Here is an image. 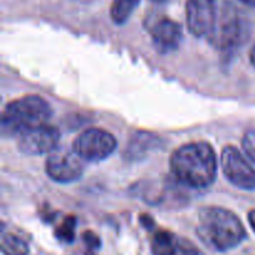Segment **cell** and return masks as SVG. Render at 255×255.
Masks as SVG:
<instances>
[{
    "mask_svg": "<svg viewBox=\"0 0 255 255\" xmlns=\"http://www.w3.org/2000/svg\"><path fill=\"white\" fill-rule=\"evenodd\" d=\"M141 0H112L111 17L115 24L122 25L129 19Z\"/></svg>",
    "mask_w": 255,
    "mask_h": 255,
    "instance_id": "obj_12",
    "label": "cell"
},
{
    "mask_svg": "<svg viewBox=\"0 0 255 255\" xmlns=\"http://www.w3.org/2000/svg\"><path fill=\"white\" fill-rule=\"evenodd\" d=\"M242 144H243V149L248 158L255 163V128L248 129L244 133Z\"/></svg>",
    "mask_w": 255,
    "mask_h": 255,
    "instance_id": "obj_15",
    "label": "cell"
},
{
    "mask_svg": "<svg viewBox=\"0 0 255 255\" xmlns=\"http://www.w3.org/2000/svg\"><path fill=\"white\" fill-rule=\"evenodd\" d=\"M149 34L153 40L154 46L162 54H167L178 49L183 39L181 25L169 17H162L157 20L149 29Z\"/></svg>",
    "mask_w": 255,
    "mask_h": 255,
    "instance_id": "obj_10",
    "label": "cell"
},
{
    "mask_svg": "<svg viewBox=\"0 0 255 255\" xmlns=\"http://www.w3.org/2000/svg\"><path fill=\"white\" fill-rule=\"evenodd\" d=\"M248 221H249V223H251L252 229L255 232V209H252V211L249 212Z\"/></svg>",
    "mask_w": 255,
    "mask_h": 255,
    "instance_id": "obj_17",
    "label": "cell"
},
{
    "mask_svg": "<svg viewBox=\"0 0 255 255\" xmlns=\"http://www.w3.org/2000/svg\"><path fill=\"white\" fill-rule=\"evenodd\" d=\"M0 247H1V252L4 255L29 254V246L26 242L14 233H2Z\"/></svg>",
    "mask_w": 255,
    "mask_h": 255,
    "instance_id": "obj_13",
    "label": "cell"
},
{
    "mask_svg": "<svg viewBox=\"0 0 255 255\" xmlns=\"http://www.w3.org/2000/svg\"><path fill=\"white\" fill-rule=\"evenodd\" d=\"M84 159L72 151L56 149L49 154L45 163L46 174L57 183H72L84 174Z\"/></svg>",
    "mask_w": 255,
    "mask_h": 255,
    "instance_id": "obj_6",
    "label": "cell"
},
{
    "mask_svg": "<svg viewBox=\"0 0 255 255\" xmlns=\"http://www.w3.org/2000/svg\"><path fill=\"white\" fill-rule=\"evenodd\" d=\"M75 228H76V218L70 216L61 222L55 234L60 241L65 242V243H71L75 238Z\"/></svg>",
    "mask_w": 255,
    "mask_h": 255,
    "instance_id": "obj_14",
    "label": "cell"
},
{
    "mask_svg": "<svg viewBox=\"0 0 255 255\" xmlns=\"http://www.w3.org/2000/svg\"><path fill=\"white\" fill-rule=\"evenodd\" d=\"M241 1L247 5H251V6H255V0H241Z\"/></svg>",
    "mask_w": 255,
    "mask_h": 255,
    "instance_id": "obj_19",
    "label": "cell"
},
{
    "mask_svg": "<svg viewBox=\"0 0 255 255\" xmlns=\"http://www.w3.org/2000/svg\"><path fill=\"white\" fill-rule=\"evenodd\" d=\"M251 62H252V65H253V66L255 67V45H254L253 50H252V52H251Z\"/></svg>",
    "mask_w": 255,
    "mask_h": 255,
    "instance_id": "obj_18",
    "label": "cell"
},
{
    "mask_svg": "<svg viewBox=\"0 0 255 255\" xmlns=\"http://www.w3.org/2000/svg\"><path fill=\"white\" fill-rule=\"evenodd\" d=\"M51 106L41 96H25L9 102L1 114L2 136H20L27 129L47 124Z\"/></svg>",
    "mask_w": 255,
    "mask_h": 255,
    "instance_id": "obj_3",
    "label": "cell"
},
{
    "mask_svg": "<svg viewBox=\"0 0 255 255\" xmlns=\"http://www.w3.org/2000/svg\"><path fill=\"white\" fill-rule=\"evenodd\" d=\"M152 1H154V2H163V1H166V0H152Z\"/></svg>",
    "mask_w": 255,
    "mask_h": 255,
    "instance_id": "obj_20",
    "label": "cell"
},
{
    "mask_svg": "<svg viewBox=\"0 0 255 255\" xmlns=\"http://www.w3.org/2000/svg\"><path fill=\"white\" fill-rule=\"evenodd\" d=\"M151 251L153 255H199V251L191 241L168 231L154 234Z\"/></svg>",
    "mask_w": 255,
    "mask_h": 255,
    "instance_id": "obj_11",
    "label": "cell"
},
{
    "mask_svg": "<svg viewBox=\"0 0 255 255\" xmlns=\"http://www.w3.org/2000/svg\"><path fill=\"white\" fill-rule=\"evenodd\" d=\"M84 239L90 248H99L100 247V239L92 232H86L84 234Z\"/></svg>",
    "mask_w": 255,
    "mask_h": 255,
    "instance_id": "obj_16",
    "label": "cell"
},
{
    "mask_svg": "<svg viewBox=\"0 0 255 255\" xmlns=\"http://www.w3.org/2000/svg\"><path fill=\"white\" fill-rule=\"evenodd\" d=\"M221 166L226 178L237 188L244 191L255 189V169L246 157L233 146L222 151Z\"/></svg>",
    "mask_w": 255,
    "mask_h": 255,
    "instance_id": "obj_5",
    "label": "cell"
},
{
    "mask_svg": "<svg viewBox=\"0 0 255 255\" xmlns=\"http://www.w3.org/2000/svg\"><path fill=\"white\" fill-rule=\"evenodd\" d=\"M248 36L247 22L233 4L227 2L223 7L219 24L218 45L223 51L232 52L246 42Z\"/></svg>",
    "mask_w": 255,
    "mask_h": 255,
    "instance_id": "obj_7",
    "label": "cell"
},
{
    "mask_svg": "<svg viewBox=\"0 0 255 255\" xmlns=\"http://www.w3.org/2000/svg\"><path fill=\"white\" fill-rule=\"evenodd\" d=\"M60 142V132L47 124L34 127L21 133L17 139V147L24 154L41 156L50 154L57 149Z\"/></svg>",
    "mask_w": 255,
    "mask_h": 255,
    "instance_id": "obj_9",
    "label": "cell"
},
{
    "mask_svg": "<svg viewBox=\"0 0 255 255\" xmlns=\"http://www.w3.org/2000/svg\"><path fill=\"white\" fill-rule=\"evenodd\" d=\"M171 169L181 183L194 189L208 188L217 178L218 159L209 143L192 142L173 152Z\"/></svg>",
    "mask_w": 255,
    "mask_h": 255,
    "instance_id": "obj_1",
    "label": "cell"
},
{
    "mask_svg": "<svg viewBox=\"0 0 255 255\" xmlns=\"http://www.w3.org/2000/svg\"><path fill=\"white\" fill-rule=\"evenodd\" d=\"M117 141L110 132L101 128H89L75 138L72 149L87 162H100L111 156Z\"/></svg>",
    "mask_w": 255,
    "mask_h": 255,
    "instance_id": "obj_4",
    "label": "cell"
},
{
    "mask_svg": "<svg viewBox=\"0 0 255 255\" xmlns=\"http://www.w3.org/2000/svg\"><path fill=\"white\" fill-rule=\"evenodd\" d=\"M187 26L197 37H212L216 34L217 7L214 0H187Z\"/></svg>",
    "mask_w": 255,
    "mask_h": 255,
    "instance_id": "obj_8",
    "label": "cell"
},
{
    "mask_svg": "<svg viewBox=\"0 0 255 255\" xmlns=\"http://www.w3.org/2000/svg\"><path fill=\"white\" fill-rule=\"evenodd\" d=\"M197 233L206 246L217 252L236 248L247 236L241 219L221 207H206L199 211Z\"/></svg>",
    "mask_w": 255,
    "mask_h": 255,
    "instance_id": "obj_2",
    "label": "cell"
}]
</instances>
